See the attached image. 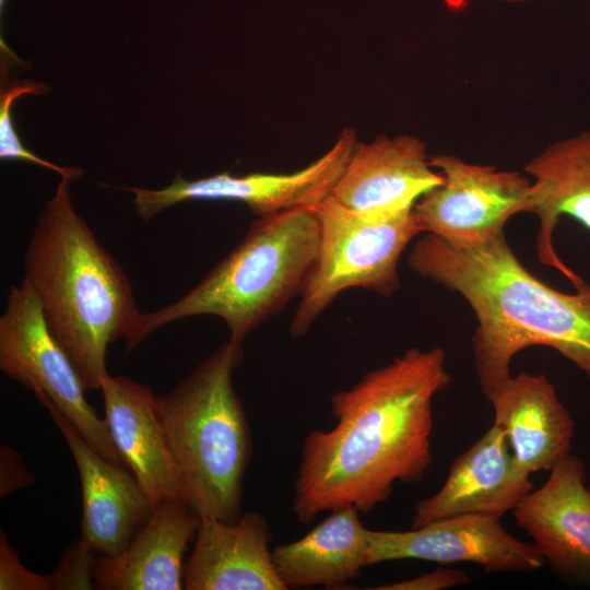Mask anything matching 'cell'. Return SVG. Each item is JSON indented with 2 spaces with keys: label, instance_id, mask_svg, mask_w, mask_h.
Masks as SVG:
<instances>
[{
  "label": "cell",
  "instance_id": "cell-1",
  "mask_svg": "<svg viewBox=\"0 0 590 590\" xmlns=\"http://www.w3.org/2000/svg\"><path fill=\"white\" fill-rule=\"evenodd\" d=\"M451 376L442 347H412L331 397L335 425L306 436L292 509L310 523L344 507L369 512L397 482L423 480L433 462L434 397Z\"/></svg>",
  "mask_w": 590,
  "mask_h": 590
},
{
  "label": "cell",
  "instance_id": "cell-2",
  "mask_svg": "<svg viewBox=\"0 0 590 590\" xmlns=\"http://www.w3.org/2000/svg\"><path fill=\"white\" fill-rule=\"evenodd\" d=\"M421 278L460 294L477 320L472 337L475 371L491 401L511 378V358L545 345L569 359L590 380V284L574 294L556 291L531 274L505 234L459 247L426 233L408 257Z\"/></svg>",
  "mask_w": 590,
  "mask_h": 590
},
{
  "label": "cell",
  "instance_id": "cell-3",
  "mask_svg": "<svg viewBox=\"0 0 590 590\" xmlns=\"http://www.w3.org/2000/svg\"><path fill=\"white\" fill-rule=\"evenodd\" d=\"M23 263L50 332L86 390L99 389L108 345L128 335L141 311L126 272L75 212L69 179L38 215Z\"/></svg>",
  "mask_w": 590,
  "mask_h": 590
},
{
  "label": "cell",
  "instance_id": "cell-4",
  "mask_svg": "<svg viewBox=\"0 0 590 590\" xmlns=\"http://www.w3.org/2000/svg\"><path fill=\"white\" fill-rule=\"evenodd\" d=\"M319 245L315 208L258 217L243 240L189 292L154 311L140 312L125 338L126 353L157 329L190 317L223 320L229 341H243L299 296Z\"/></svg>",
  "mask_w": 590,
  "mask_h": 590
},
{
  "label": "cell",
  "instance_id": "cell-5",
  "mask_svg": "<svg viewBox=\"0 0 590 590\" xmlns=\"http://www.w3.org/2000/svg\"><path fill=\"white\" fill-rule=\"evenodd\" d=\"M241 344L227 341L170 392L156 396L174 458L179 497L199 518L233 522L241 515L251 457L247 416L234 386Z\"/></svg>",
  "mask_w": 590,
  "mask_h": 590
},
{
  "label": "cell",
  "instance_id": "cell-6",
  "mask_svg": "<svg viewBox=\"0 0 590 590\" xmlns=\"http://www.w3.org/2000/svg\"><path fill=\"white\" fill-rule=\"evenodd\" d=\"M319 245L307 275L290 332L305 335L317 318L347 288L359 287L390 297L401 287L398 262L406 246L422 233L413 209L371 221L337 202L318 204Z\"/></svg>",
  "mask_w": 590,
  "mask_h": 590
},
{
  "label": "cell",
  "instance_id": "cell-7",
  "mask_svg": "<svg viewBox=\"0 0 590 590\" xmlns=\"http://www.w3.org/2000/svg\"><path fill=\"white\" fill-rule=\"evenodd\" d=\"M0 369L28 388L40 404H52L103 457L122 464L105 420L87 402L79 373L50 332L25 279L10 287L0 317Z\"/></svg>",
  "mask_w": 590,
  "mask_h": 590
},
{
  "label": "cell",
  "instance_id": "cell-8",
  "mask_svg": "<svg viewBox=\"0 0 590 590\" xmlns=\"http://www.w3.org/2000/svg\"><path fill=\"white\" fill-rule=\"evenodd\" d=\"M429 164L444 180L413 206L422 233L472 247L505 234L515 214L532 211L531 179L517 170L471 164L450 154L429 156Z\"/></svg>",
  "mask_w": 590,
  "mask_h": 590
},
{
  "label": "cell",
  "instance_id": "cell-9",
  "mask_svg": "<svg viewBox=\"0 0 590 590\" xmlns=\"http://www.w3.org/2000/svg\"><path fill=\"white\" fill-rule=\"evenodd\" d=\"M356 143L355 131L344 128L326 154L294 173L236 176L225 172L197 180H186L177 174L173 182L163 189L132 187L127 190L134 194L135 211L144 221L176 203L190 200L243 202L258 217L316 208L331 196Z\"/></svg>",
  "mask_w": 590,
  "mask_h": 590
},
{
  "label": "cell",
  "instance_id": "cell-10",
  "mask_svg": "<svg viewBox=\"0 0 590 590\" xmlns=\"http://www.w3.org/2000/svg\"><path fill=\"white\" fill-rule=\"evenodd\" d=\"M500 519L460 515L410 531L369 530L367 566L400 559L473 563L486 573H532L545 562L535 546L509 534Z\"/></svg>",
  "mask_w": 590,
  "mask_h": 590
},
{
  "label": "cell",
  "instance_id": "cell-11",
  "mask_svg": "<svg viewBox=\"0 0 590 590\" xmlns=\"http://www.w3.org/2000/svg\"><path fill=\"white\" fill-rule=\"evenodd\" d=\"M512 516L555 575L590 585V489L578 457L569 453L556 463Z\"/></svg>",
  "mask_w": 590,
  "mask_h": 590
},
{
  "label": "cell",
  "instance_id": "cell-12",
  "mask_svg": "<svg viewBox=\"0 0 590 590\" xmlns=\"http://www.w3.org/2000/svg\"><path fill=\"white\" fill-rule=\"evenodd\" d=\"M60 429L78 468L82 492L80 542L117 555L152 517L155 505L122 464L103 457L52 404H42Z\"/></svg>",
  "mask_w": 590,
  "mask_h": 590
},
{
  "label": "cell",
  "instance_id": "cell-13",
  "mask_svg": "<svg viewBox=\"0 0 590 590\" xmlns=\"http://www.w3.org/2000/svg\"><path fill=\"white\" fill-rule=\"evenodd\" d=\"M421 139L402 134L356 143L331 196L357 215L381 221L413 209L442 182Z\"/></svg>",
  "mask_w": 590,
  "mask_h": 590
},
{
  "label": "cell",
  "instance_id": "cell-14",
  "mask_svg": "<svg viewBox=\"0 0 590 590\" xmlns=\"http://www.w3.org/2000/svg\"><path fill=\"white\" fill-rule=\"evenodd\" d=\"M529 476L518 468L503 428L493 424L452 461L439 491L415 505L411 529L460 515L500 519L533 489Z\"/></svg>",
  "mask_w": 590,
  "mask_h": 590
},
{
  "label": "cell",
  "instance_id": "cell-15",
  "mask_svg": "<svg viewBox=\"0 0 590 590\" xmlns=\"http://www.w3.org/2000/svg\"><path fill=\"white\" fill-rule=\"evenodd\" d=\"M264 517L247 511L227 522L202 517L185 564L187 590H286L269 548Z\"/></svg>",
  "mask_w": 590,
  "mask_h": 590
},
{
  "label": "cell",
  "instance_id": "cell-16",
  "mask_svg": "<svg viewBox=\"0 0 590 590\" xmlns=\"http://www.w3.org/2000/svg\"><path fill=\"white\" fill-rule=\"evenodd\" d=\"M108 433L122 463L132 471L155 506L179 497L172 450L162 424L156 394L122 376L103 379L99 388Z\"/></svg>",
  "mask_w": 590,
  "mask_h": 590
},
{
  "label": "cell",
  "instance_id": "cell-17",
  "mask_svg": "<svg viewBox=\"0 0 590 590\" xmlns=\"http://www.w3.org/2000/svg\"><path fill=\"white\" fill-rule=\"evenodd\" d=\"M200 518L180 498L155 507L150 520L117 555H96L95 589H184V555Z\"/></svg>",
  "mask_w": 590,
  "mask_h": 590
},
{
  "label": "cell",
  "instance_id": "cell-18",
  "mask_svg": "<svg viewBox=\"0 0 590 590\" xmlns=\"http://www.w3.org/2000/svg\"><path fill=\"white\" fill-rule=\"evenodd\" d=\"M518 468L530 475L569 455L574 420L544 374L520 371L491 401Z\"/></svg>",
  "mask_w": 590,
  "mask_h": 590
},
{
  "label": "cell",
  "instance_id": "cell-19",
  "mask_svg": "<svg viewBox=\"0 0 590 590\" xmlns=\"http://www.w3.org/2000/svg\"><path fill=\"white\" fill-rule=\"evenodd\" d=\"M524 170L532 182L531 213L539 219V259L578 287L585 280L560 260L553 234L562 216L590 229V130L548 144Z\"/></svg>",
  "mask_w": 590,
  "mask_h": 590
},
{
  "label": "cell",
  "instance_id": "cell-20",
  "mask_svg": "<svg viewBox=\"0 0 590 590\" xmlns=\"http://www.w3.org/2000/svg\"><path fill=\"white\" fill-rule=\"evenodd\" d=\"M358 514L354 507L332 510L303 538L272 550L274 567L287 589H338L359 578L367 567L369 529Z\"/></svg>",
  "mask_w": 590,
  "mask_h": 590
},
{
  "label": "cell",
  "instance_id": "cell-21",
  "mask_svg": "<svg viewBox=\"0 0 590 590\" xmlns=\"http://www.w3.org/2000/svg\"><path fill=\"white\" fill-rule=\"evenodd\" d=\"M43 84L38 83H22L14 84L1 92L0 96V157L1 160H23L45 168H49L58 174L61 178H67L70 181L79 179L83 172L76 167H62L50 163L27 149L24 148L20 140L11 118V108L13 102L25 94L42 93Z\"/></svg>",
  "mask_w": 590,
  "mask_h": 590
},
{
  "label": "cell",
  "instance_id": "cell-22",
  "mask_svg": "<svg viewBox=\"0 0 590 590\" xmlns=\"http://www.w3.org/2000/svg\"><path fill=\"white\" fill-rule=\"evenodd\" d=\"M96 553L76 541L64 552L57 568L50 574L54 590L95 589L94 565Z\"/></svg>",
  "mask_w": 590,
  "mask_h": 590
},
{
  "label": "cell",
  "instance_id": "cell-23",
  "mask_svg": "<svg viewBox=\"0 0 590 590\" xmlns=\"http://www.w3.org/2000/svg\"><path fill=\"white\" fill-rule=\"evenodd\" d=\"M0 590H54L51 575H37L26 568L2 530L0 533Z\"/></svg>",
  "mask_w": 590,
  "mask_h": 590
},
{
  "label": "cell",
  "instance_id": "cell-24",
  "mask_svg": "<svg viewBox=\"0 0 590 590\" xmlns=\"http://www.w3.org/2000/svg\"><path fill=\"white\" fill-rule=\"evenodd\" d=\"M472 582V578L463 570L439 567L421 576L381 585L374 590H441L464 586Z\"/></svg>",
  "mask_w": 590,
  "mask_h": 590
},
{
  "label": "cell",
  "instance_id": "cell-25",
  "mask_svg": "<svg viewBox=\"0 0 590 590\" xmlns=\"http://www.w3.org/2000/svg\"><path fill=\"white\" fill-rule=\"evenodd\" d=\"M34 483L33 474L25 468L22 456L9 445L0 447V498Z\"/></svg>",
  "mask_w": 590,
  "mask_h": 590
},
{
  "label": "cell",
  "instance_id": "cell-26",
  "mask_svg": "<svg viewBox=\"0 0 590 590\" xmlns=\"http://www.w3.org/2000/svg\"><path fill=\"white\" fill-rule=\"evenodd\" d=\"M500 1L507 2V3H521V2H526L530 0H500Z\"/></svg>",
  "mask_w": 590,
  "mask_h": 590
},
{
  "label": "cell",
  "instance_id": "cell-27",
  "mask_svg": "<svg viewBox=\"0 0 590 590\" xmlns=\"http://www.w3.org/2000/svg\"><path fill=\"white\" fill-rule=\"evenodd\" d=\"M4 2H5V0H0V8H1V10H2V8H3V5H4Z\"/></svg>",
  "mask_w": 590,
  "mask_h": 590
},
{
  "label": "cell",
  "instance_id": "cell-28",
  "mask_svg": "<svg viewBox=\"0 0 590 590\" xmlns=\"http://www.w3.org/2000/svg\"><path fill=\"white\" fill-rule=\"evenodd\" d=\"M589 489H590V487H589Z\"/></svg>",
  "mask_w": 590,
  "mask_h": 590
}]
</instances>
